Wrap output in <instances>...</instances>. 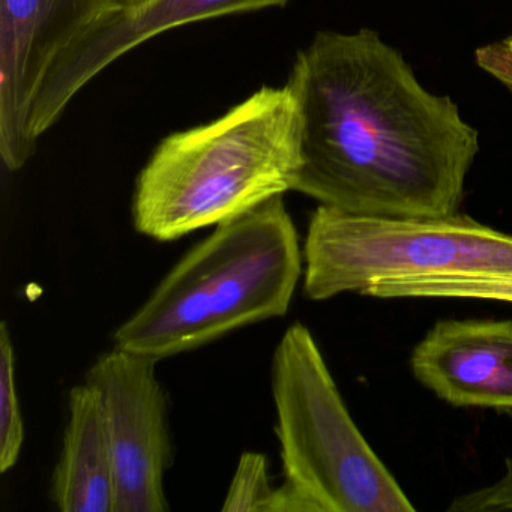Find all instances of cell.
Listing matches in <instances>:
<instances>
[{
  "label": "cell",
  "instance_id": "cell-13",
  "mask_svg": "<svg viewBox=\"0 0 512 512\" xmlns=\"http://www.w3.org/2000/svg\"><path fill=\"white\" fill-rule=\"evenodd\" d=\"M275 488L269 481L268 460L259 452H244L224 499L223 511L269 512Z\"/></svg>",
  "mask_w": 512,
  "mask_h": 512
},
{
  "label": "cell",
  "instance_id": "cell-6",
  "mask_svg": "<svg viewBox=\"0 0 512 512\" xmlns=\"http://www.w3.org/2000/svg\"><path fill=\"white\" fill-rule=\"evenodd\" d=\"M157 359L113 346L86 374L103 401L115 464L113 512L167 511L164 475L172 458L169 400Z\"/></svg>",
  "mask_w": 512,
  "mask_h": 512
},
{
  "label": "cell",
  "instance_id": "cell-7",
  "mask_svg": "<svg viewBox=\"0 0 512 512\" xmlns=\"http://www.w3.org/2000/svg\"><path fill=\"white\" fill-rule=\"evenodd\" d=\"M122 0H0V155L22 169L38 140L32 113L55 62Z\"/></svg>",
  "mask_w": 512,
  "mask_h": 512
},
{
  "label": "cell",
  "instance_id": "cell-8",
  "mask_svg": "<svg viewBox=\"0 0 512 512\" xmlns=\"http://www.w3.org/2000/svg\"><path fill=\"white\" fill-rule=\"evenodd\" d=\"M289 0H152L140 7L121 4L101 19L55 62L38 92L32 134L40 139L77 92L104 68L151 38L212 17L280 7Z\"/></svg>",
  "mask_w": 512,
  "mask_h": 512
},
{
  "label": "cell",
  "instance_id": "cell-2",
  "mask_svg": "<svg viewBox=\"0 0 512 512\" xmlns=\"http://www.w3.org/2000/svg\"><path fill=\"white\" fill-rule=\"evenodd\" d=\"M301 161L292 91L262 88L221 118L160 143L137 178L134 227L169 242L220 226L293 191Z\"/></svg>",
  "mask_w": 512,
  "mask_h": 512
},
{
  "label": "cell",
  "instance_id": "cell-4",
  "mask_svg": "<svg viewBox=\"0 0 512 512\" xmlns=\"http://www.w3.org/2000/svg\"><path fill=\"white\" fill-rule=\"evenodd\" d=\"M284 482L269 512H413L350 416L313 334L293 323L272 359Z\"/></svg>",
  "mask_w": 512,
  "mask_h": 512
},
{
  "label": "cell",
  "instance_id": "cell-14",
  "mask_svg": "<svg viewBox=\"0 0 512 512\" xmlns=\"http://www.w3.org/2000/svg\"><path fill=\"white\" fill-rule=\"evenodd\" d=\"M475 61L482 71L502 83L512 94V35L479 47Z\"/></svg>",
  "mask_w": 512,
  "mask_h": 512
},
{
  "label": "cell",
  "instance_id": "cell-5",
  "mask_svg": "<svg viewBox=\"0 0 512 512\" xmlns=\"http://www.w3.org/2000/svg\"><path fill=\"white\" fill-rule=\"evenodd\" d=\"M304 292L313 301L392 278L512 271V236L466 215L371 217L320 205L304 245Z\"/></svg>",
  "mask_w": 512,
  "mask_h": 512
},
{
  "label": "cell",
  "instance_id": "cell-10",
  "mask_svg": "<svg viewBox=\"0 0 512 512\" xmlns=\"http://www.w3.org/2000/svg\"><path fill=\"white\" fill-rule=\"evenodd\" d=\"M62 512H113L115 464L103 401L89 383L71 389L68 422L50 490Z\"/></svg>",
  "mask_w": 512,
  "mask_h": 512
},
{
  "label": "cell",
  "instance_id": "cell-11",
  "mask_svg": "<svg viewBox=\"0 0 512 512\" xmlns=\"http://www.w3.org/2000/svg\"><path fill=\"white\" fill-rule=\"evenodd\" d=\"M365 296L394 298H458L512 302V271L449 272L392 278L365 290Z\"/></svg>",
  "mask_w": 512,
  "mask_h": 512
},
{
  "label": "cell",
  "instance_id": "cell-9",
  "mask_svg": "<svg viewBox=\"0 0 512 512\" xmlns=\"http://www.w3.org/2000/svg\"><path fill=\"white\" fill-rule=\"evenodd\" d=\"M416 379L457 407L512 410V320H442L410 358Z\"/></svg>",
  "mask_w": 512,
  "mask_h": 512
},
{
  "label": "cell",
  "instance_id": "cell-1",
  "mask_svg": "<svg viewBox=\"0 0 512 512\" xmlns=\"http://www.w3.org/2000/svg\"><path fill=\"white\" fill-rule=\"evenodd\" d=\"M287 86L301 119L293 191L356 215L457 214L478 131L376 32H320Z\"/></svg>",
  "mask_w": 512,
  "mask_h": 512
},
{
  "label": "cell",
  "instance_id": "cell-15",
  "mask_svg": "<svg viewBox=\"0 0 512 512\" xmlns=\"http://www.w3.org/2000/svg\"><path fill=\"white\" fill-rule=\"evenodd\" d=\"M152 0H122V4L128 7H140V5L149 4Z\"/></svg>",
  "mask_w": 512,
  "mask_h": 512
},
{
  "label": "cell",
  "instance_id": "cell-12",
  "mask_svg": "<svg viewBox=\"0 0 512 512\" xmlns=\"http://www.w3.org/2000/svg\"><path fill=\"white\" fill-rule=\"evenodd\" d=\"M25 442V424L16 383V355L7 322L0 325V472L16 466Z\"/></svg>",
  "mask_w": 512,
  "mask_h": 512
},
{
  "label": "cell",
  "instance_id": "cell-3",
  "mask_svg": "<svg viewBox=\"0 0 512 512\" xmlns=\"http://www.w3.org/2000/svg\"><path fill=\"white\" fill-rule=\"evenodd\" d=\"M304 253L283 196L226 221L188 251L113 335L116 347L170 358L289 310Z\"/></svg>",
  "mask_w": 512,
  "mask_h": 512
}]
</instances>
